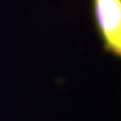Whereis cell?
<instances>
[{"mask_svg":"<svg viewBox=\"0 0 121 121\" xmlns=\"http://www.w3.org/2000/svg\"><path fill=\"white\" fill-rule=\"evenodd\" d=\"M93 25L103 51L121 56V0H90Z\"/></svg>","mask_w":121,"mask_h":121,"instance_id":"6da1fadb","label":"cell"}]
</instances>
